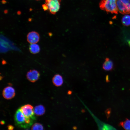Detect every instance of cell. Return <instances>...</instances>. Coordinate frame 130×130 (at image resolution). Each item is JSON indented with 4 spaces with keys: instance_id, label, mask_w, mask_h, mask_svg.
Segmentation results:
<instances>
[{
    "instance_id": "7c38bea8",
    "label": "cell",
    "mask_w": 130,
    "mask_h": 130,
    "mask_svg": "<svg viewBox=\"0 0 130 130\" xmlns=\"http://www.w3.org/2000/svg\"><path fill=\"white\" fill-rule=\"evenodd\" d=\"M29 49L30 52L33 54L38 53L40 50L39 46L36 44H31Z\"/></svg>"
},
{
    "instance_id": "8fae6325",
    "label": "cell",
    "mask_w": 130,
    "mask_h": 130,
    "mask_svg": "<svg viewBox=\"0 0 130 130\" xmlns=\"http://www.w3.org/2000/svg\"><path fill=\"white\" fill-rule=\"evenodd\" d=\"M34 114L37 116L43 115L45 111V108L42 105H40L36 106L34 109Z\"/></svg>"
},
{
    "instance_id": "2e32d148",
    "label": "cell",
    "mask_w": 130,
    "mask_h": 130,
    "mask_svg": "<svg viewBox=\"0 0 130 130\" xmlns=\"http://www.w3.org/2000/svg\"><path fill=\"white\" fill-rule=\"evenodd\" d=\"M110 112L111 110L110 109H108L106 110L105 113L107 116L108 118L110 116Z\"/></svg>"
},
{
    "instance_id": "277c9868",
    "label": "cell",
    "mask_w": 130,
    "mask_h": 130,
    "mask_svg": "<svg viewBox=\"0 0 130 130\" xmlns=\"http://www.w3.org/2000/svg\"><path fill=\"white\" fill-rule=\"evenodd\" d=\"M20 108L26 118L34 121L35 120L34 109L32 105L29 104L25 105Z\"/></svg>"
},
{
    "instance_id": "3957f363",
    "label": "cell",
    "mask_w": 130,
    "mask_h": 130,
    "mask_svg": "<svg viewBox=\"0 0 130 130\" xmlns=\"http://www.w3.org/2000/svg\"><path fill=\"white\" fill-rule=\"evenodd\" d=\"M118 11L123 14L130 13V0H117Z\"/></svg>"
},
{
    "instance_id": "5b68a950",
    "label": "cell",
    "mask_w": 130,
    "mask_h": 130,
    "mask_svg": "<svg viewBox=\"0 0 130 130\" xmlns=\"http://www.w3.org/2000/svg\"><path fill=\"white\" fill-rule=\"evenodd\" d=\"M61 0H45V3L48 6L50 12L55 14L59 10Z\"/></svg>"
},
{
    "instance_id": "9a60e30c",
    "label": "cell",
    "mask_w": 130,
    "mask_h": 130,
    "mask_svg": "<svg viewBox=\"0 0 130 130\" xmlns=\"http://www.w3.org/2000/svg\"><path fill=\"white\" fill-rule=\"evenodd\" d=\"M32 130H43L44 128L42 125L38 123L34 124L31 127Z\"/></svg>"
},
{
    "instance_id": "4fadbf2b",
    "label": "cell",
    "mask_w": 130,
    "mask_h": 130,
    "mask_svg": "<svg viewBox=\"0 0 130 130\" xmlns=\"http://www.w3.org/2000/svg\"><path fill=\"white\" fill-rule=\"evenodd\" d=\"M119 125L125 130H130V120L126 118L124 121L120 122Z\"/></svg>"
},
{
    "instance_id": "5bb4252c",
    "label": "cell",
    "mask_w": 130,
    "mask_h": 130,
    "mask_svg": "<svg viewBox=\"0 0 130 130\" xmlns=\"http://www.w3.org/2000/svg\"><path fill=\"white\" fill-rule=\"evenodd\" d=\"M122 22L124 26H128L130 25V15H126L122 18Z\"/></svg>"
},
{
    "instance_id": "ac0fdd59",
    "label": "cell",
    "mask_w": 130,
    "mask_h": 130,
    "mask_svg": "<svg viewBox=\"0 0 130 130\" xmlns=\"http://www.w3.org/2000/svg\"><path fill=\"white\" fill-rule=\"evenodd\" d=\"M13 127L11 125H9L8 126V129L10 130H12L13 129Z\"/></svg>"
},
{
    "instance_id": "d6986e66",
    "label": "cell",
    "mask_w": 130,
    "mask_h": 130,
    "mask_svg": "<svg viewBox=\"0 0 130 130\" xmlns=\"http://www.w3.org/2000/svg\"></svg>"
},
{
    "instance_id": "6da1fadb",
    "label": "cell",
    "mask_w": 130,
    "mask_h": 130,
    "mask_svg": "<svg viewBox=\"0 0 130 130\" xmlns=\"http://www.w3.org/2000/svg\"><path fill=\"white\" fill-rule=\"evenodd\" d=\"M14 119L15 124L17 126L24 128L31 126L34 121L26 118L20 108L16 111L14 115Z\"/></svg>"
},
{
    "instance_id": "8992f818",
    "label": "cell",
    "mask_w": 130,
    "mask_h": 130,
    "mask_svg": "<svg viewBox=\"0 0 130 130\" xmlns=\"http://www.w3.org/2000/svg\"><path fill=\"white\" fill-rule=\"evenodd\" d=\"M40 75L39 72L38 71L33 69L28 71L26 74L27 79L30 82H34L39 78Z\"/></svg>"
},
{
    "instance_id": "e0dca14e",
    "label": "cell",
    "mask_w": 130,
    "mask_h": 130,
    "mask_svg": "<svg viewBox=\"0 0 130 130\" xmlns=\"http://www.w3.org/2000/svg\"><path fill=\"white\" fill-rule=\"evenodd\" d=\"M42 7L44 11H46L48 9V7L47 6L46 4H44L42 5Z\"/></svg>"
},
{
    "instance_id": "7a4b0ae2",
    "label": "cell",
    "mask_w": 130,
    "mask_h": 130,
    "mask_svg": "<svg viewBox=\"0 0 130 130\" xmlns=\"http://www.w3.org/2000/svg\"><path fill=\"white\" fill-rule=\"evenodd\" d=\"M117 0H101L99 4L101 9L107 13L117 14L118 10L116 4Z\"/></svg>"
},
{
    "instance_id": "52a82bcc",
    "label": "cell",
    "mask_w": 130,
    "mask_h": 130,
    "mask_svg": "<svg viewBox=\"0 0 130 130\" xmlns=\"http://www.w3.org/2000/svg\"><path fill=\"white\" fill-rule=\"evenodd\" d=\"M2 93L3 97L7 99L12 98L14 97L15 95L14 89L10 86L5 88L3 91Z\"/></svg>"
},
{
    "instance_id": "9c48e42d",
    "label": "cell",
    "mask_w": 130,
    "mask_h": 130,
    "mask_svg": "<svg viewBox=\"0 0 130 130\" xmlns=\"http://www.w3.org/2000/svg\"><path fill=\"white\" fill-rule=\"evenodd\" d=\"M52 82L54 85L57 87H59L63 84V80L62 76L57 74L54 75L52 78Z\"/></svg>"
},
{
    "instance_id": "30bf717a",
    "label": "cell",
    "mask_w": 130,
    "mask_h": 130,
    "mask_svg": "<svg viewBox=\"0 0 130 130\" xmlns=\"http://www.w3.org/2000/svg\"><path fill=\"white\" fill-rule=\"evenodd\" d=\"M113 67V63L111 60L108 58L105 59L103 65V68L106 71L111 70Z\"/></svg>"
},
{
    "instance_id": "ba28073f",
    "label": "cell",
    "mask_w": 130,
    "mask_h": 130,
    "mask_svg": "<svg viewBox=\"0 0 130 130\" xmlns=\"http://www.w3.org/2000/svg\"><path fill=\"white\" fill-rule=\"evenodd\" d=\"M40 36L38 33L32 31L29 32L27 36V41L31 44H36L39 41Z\"/></svg>"
}]
</instances>
